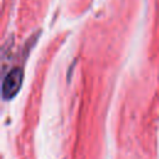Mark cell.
<instances>
[{
  "instance_id": "1",
  "label": "cell",
  "mask_w": 159,
  "mask_h": 159,
  "mask_svg": "<svg viewBox=\"0 0 159 159\" xmlns=\"http://www.w3.org/2000/svg\"><path fill=\"white\" fill-rule=\"evenodd\" d=\"M22 78H24V73H22V70L19 67H14L6 73L2 81V87H1L2 97L5 99H10L14 96H16V93L21 88Z\"/></svg>"
}]
</instances>
